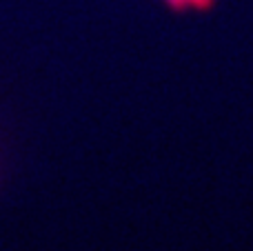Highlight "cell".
<instances>
[{
	"instance_id": "obj_2",
	"label": "cell",
	"mask_w": 253,
	"mask_h": 251,
	"mask_svg": "<svg viewBox=\"0 0 253 251\" xmlns=\"http://www.w3.org/2000/svg\"><path fill=\"white\" fill-rule=\"evenodd\" d=\"M193 4H198V7H207V4H209V0H193Z\"/></svg>"
},
{
	"instance_id": "obj_1",
	"label": "cell",
	"mask_w": 253,
	"mask_h": 251,
	"mask_svg": "<svg viewBox=\"0 0 253 251\" xmlns=\"http://www.w3.org/2000/svg\"><path fill=\"white\" fill-rule=\"evenodd\" d=\"M171 2H173V4H175V7H182V4H184V2H193V0H171Z\"/></svg>"
}]
</instances>
